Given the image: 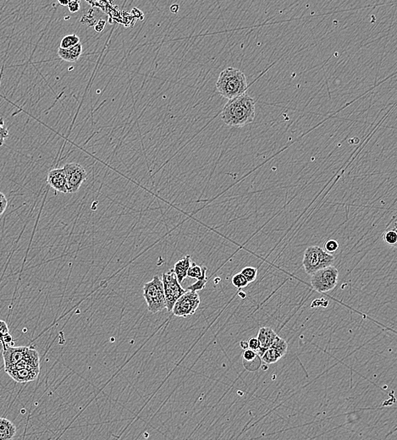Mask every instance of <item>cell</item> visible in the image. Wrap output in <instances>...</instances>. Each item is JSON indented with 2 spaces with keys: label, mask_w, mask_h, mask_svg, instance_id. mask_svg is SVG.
I'll return each mask as SVG.
<instances>
[{
  "label": "cell",
  "mask_w": 397,
  "mask_h": 440,
  "mask_svg": "<svg viewBox=\"0 0 397 440\" xmlns=\"http://www.w3.org/2000/svg\"><path fill=\"white\" fill-rule=\"evenodd\" d=\"M256 102L246 93L229 99L221 112V119L228 126L240 128L253 122Z\"/></svg>",
  "instance_id": "cell-1"
},
{
  "label": "cell",
  "mask_w": 397,
  "mask_h": 440,
  "mask_svg": "<svg viewBox=\"0 0 397 440\" xmlns=\"http://www.w3.org/2000/svg\"><path fill=\"white\" fill-rule=\"evenodd\" d=\"M216 88L222 97L226 99H232L246 93L248 83L242 71L229 67L221 71L216 83Z\"/></svg>",
  "instance_id": "cell-2"
},
{
  "label": "cell",
  "mask_w": 397,
  "mask_h": 440,
  "mask_svg": "<svg viewBox=\"0 0 397 440\" xmlns=\"http://www.w3.org/2000/svg\"><path fill=\"white\" fill-rule=\"evenodd\" d=\"M143 297L146 301L148 309L150 313L155 314L166 309L163 282L159 276L155 275L151 281L144 284Z\"/></svg>",
  "instance_id": "cell-3"
},
{
  "label": "cell",
  "mask_w": 397,
  "mask_h": 440,
  "mask_svg": "<svg viewBox=\"0 0 397 440\" xmlns=\"http://www.w3.org/2000/svg\"><path fill=\"white\" fill-rule=\"evenodd\" d=\"M334 263V256L318 246L309 247L304 252L303 265L305 272L309 275L321 268L331 266Z\"/></svg>",
  "instance_id": "cell-4"
},
{
  "label": "cell",
  "mask_w": 397,
  "mask_h": 440,
  "mask_svg": "<svg viewBox=\"0 0 397 440\" xmlns=\"http://www.w3.org/2000/svg\"><path fill=\"white\" fill-rule=\"evenodd\" d=\"M339 271L333 265L318 270L311 274V284L318 292H328L337 285Z\"/></svg>",
  "instance_id": "cell-5"
},
{
  "label": "cell",
  "mask_w": 397,
  "mask_h": 440,
  "mask_svg": "<svg viewBox=\"0 0 397 440\" xmlns=\"http://www.w3.org/2000/svg\"><path fill=\"white\" fill-rule=\"evenodd\" d=\"M162 282L165 296L166 309L168 310L169 313H171L172 308L174 307L175 301L186 292V290L181 286L180 283H179L176 276L172 270L163 273L162 276Z\"/></svg>",
  "instance_id": "cell-6"
},
{
  "label": "cell",
  "mask_w": 397,
  "mask_h": 440,
  "mask_svg": "<svg viewBox=\"0 0 397 440\" xmlns=\"http://www.w3.org/2000/svg\"><path fill=\"white\" fill-rule=\"evenodd\" d=\"M200 305V296L197 291L188 290L184 293L172 308V313L178 318H187L196 313Z\"/></svg>",
  "instance_id": "cell-7"
},
{
  "label": "cell",
  "mask_w": 397,
  "mask_h": 440,
  "mask_svg": "<svg viewBox=\"0 0 397 440\" xmlns=\"http://www.w3.org/2000/svg\"><path fill=\"white\" fill-rule=\"evenodd\" d=\"M63 169L66 173L68 193L78 192L87 177L85 168L78 163H70L66 164Z\"/></svg>",
  "instance_id": "cell-8"
},
{
  "label": "cell",
  "mask_w": 397,
  "mask_h": 440,
  "mask_svg": "<svg viewBox=\"0 0 397 440\" xmlns=\"http://www.w3.org/2000/svg\"><path fill=\"white\" fill-rule=\"evenodd\" d=\"M22 368L32 370L33 372L38 373L40 372V358L36 350L28 347L24 357L20 361L9 367H6L4 370L6 372H8L12 370L22 369Z\"/></svg>",
  "instance_id": "cell-9"
},
{
  "label": "cell",
  "mask_w": 397,
  "mask_h": 440,
  "mask_svg": "<svg viewBox=\"0 0 397 440\" xmlns=\"http://www.w3.org/2000/svg\"><path fill=\"white\" fill-rule=\"evenodd\" d=\"M47 183L59 192L68 193L66 173L63 168H56L49 171L47 176Z\"/></svg>",
  "instance_id": "cell-10"
},
{
  "label": "cell",
  "mask_w": 397,
  "mask_h": 440,
  "mask_svg": "<svg viewBox=\"0 0 397 440\" xmlns=\"http://www.w3.org/2000/svg\"><path fill=\"white\" fill-rule=\"evenodd\" d=\"M28 349L27 347H14V346H3V358L4 368L17 363L26 354Z\"/></svg>",
  "instance_id": "cell-11"
},
{
  "label": "cell",
  "mask_w": 397,
  "mask_h": 440,
  "mask_svg": "<svg viewBox=\"0 0 397 440\" xmlns=\"http://www.w3.org/2000/svg\"><path fill=\"white\" fill-rule=\"evenodd\" d=\"M81 54H82V45L80 43L69 49L60 48L58 50L59 57L67 62H77L81 56Z\"/></svg>",
  "instance_id": "cell-12"
},
{
  "label": "cell",
  "mask_w": 397,
  "mask_h": 440,
  "mask_svg": "<svg viewBox=\"0 0 397 440\" xmlns=\"http://www.w3.org/2000/svg\"><path fill=\"white\" fill-rule=\"evenodd\" d=\"M191 265H192V259H191V256L189 255L184 257L183 259H180L179 261L174 264V268L172 271L174 272L177 278L178 281L180 284L187 277V271Z\"/></svg>",
  "instance_id": "cell-13"
},
{
  "label": "cell",
  "mask_w": 397,
  "mask_h": 440,
  "mask_svg": "<svg viewBox=\"0 0 397 440\" xmlns=\"http://www.w3.org/2000/svg\"><path fill=\"white\" fill-rule=\"evenodd\" d=\"M11 377L13 380L20 383H28L34 381L38 377V372H33L32 370L22 368V369L12 370L7 372Z\"/></svg>",
  "instance_id": "cell-14"
},
{
  "label": "cell",
  "mask_w": 397,
  "mask_h": 440,
  "mask_svg": "<svg viewBox=\"0 0 397 440\" xmlns=\"http://www.w3.org/2000/svg\"><path fill=\"white\" fill-rule=\"evenodd\" d=\"M276 336H277L276 333L274 332L271 328L263 327L259 330L257 338L259 341L260 347L267 350L271 347Z\"/></svg>",
  "instance_id": "cell-15"
},
{
  "label": "cell",
  "mask_w": 397,
  "mask_h": 440,
  "mask_svg": "<svg viewBox=\"0 0 397 440\" xmlns=\"http://www.w3.org/2000/svg\"><path fill=\"white\" fill-rule=\"evenodd\" d=\"M16 434V427L6 418H0V440H11Z\"/></svg>",
  "instance_id": "cell-16"
},
{
  "label": "cell",
  "mask_w": 397,
  "mask_h": 440,
  "mask_svg": "<svg viewBox=\"0 0 397 440\" xmlns=\"http://www.w3.org/2000/svg\"><path fill=\"white\" fill-rule=\"evenodd\" d=\"M206 274H207V267L196 264H192L187 271V277L190 278H195L197 280L208 279Z\"/></svg>",
  "instance_id": "cell-17"
},
{
  "label": "cell",
  "mask_w": 397,
  "mask_h": 440,
  "mask_svg": "<svg viewBox=\"0 0 397 440\" xmlns=\"http://www.w3.org/2000/svg\"><path fill=\"white\" fill-rule=\"evenodd\" d=\"M282 357L279 352L269 347L266 350L263 355L261 356V360L266 364H273L277 362Z\"/></svg>",
  "instance_id": "cell-18"
},
{
  "label": "cell",
  "mask_w": 397,
  "mask_h": 440,
  "mask_svg": "<svg viewBox=\"0 0 397 440\" xmlns=\"http://www.w3.org/2000/svg\"><path fill=\"white\" fill-rule=\"evenodd\" d=\"M270 347L275 350L276 352H279L281 356H284V355H286L287 350H288V344L284 339L280 338L277 335Z\"/></svg>",
  "instance_id": "cell-19"
},
{
  "label": "cell",
  "mask_w": 397,
  "mask_h": 440,
  "mask_svg": "<svg viewBox=\"0 0 397 440\" xmlns=\"http://www.w3.org/2000/svg\"><path fill=\"white\" fill-rule=\"evenodd\" d=\"M80 43V38L77 35H67L61 40L60 48L62 49H69L72 48L73 46L77 45L78 43Z\"/></svg>",
  "instance_id": "cell-20"
},
{
  "label": "cell",
  "mask_w": 397,
  "mask_h": 440,
  "mask_svg": "<svg viewBox=\"0 0 397 440\" xmlns=\"http://www.w3.org/2000/svg\"><path fill=\"white\" fill-rule=\"evenodd\" d=\"M384 241L390 246H396L397 242V233L396 229L386 230L383 235Z\"/></svg>",
  "instance_id": "cell-21"
},
{
  "label": "cell",
  "mask_w": 397,
  "mask_h": 440,
  "mask_svg": "<svg viewBox=\"0 0 397 440\" xmlns=\"http://www.w3.org/2000/svg\"><path fill=\"white\" fill-rule=\"evenodd\" d=\"M240 273H242L244 277L246 278L249 284L255 281L257 277V269L254 267H244Z\"/></svg>",
  "instance_id": "cell-22"
},
{
  "label": "cell",
  "mask_w": 397,
  "mask_h": 440,
  "mask_svg": "<svg viewBox=\"0 0 397 440\" xmlns=\"http://www.w3.org/2000/svg\"><path fill=\"white\" fill-rule=\"evenodd\" d=\"M232 284H233L235 287H237V288L242 289V288H245V287L247 286L249 283L248 281L246 280V278L244 277L242 273L240 272V273H237V274H235V275L232 277Z\"/></svg>",
  "instance_id": "cell-23"
},
{
  "label": "cell",
  "mask_w": 397,
  "mask_h": 440,
  "mask_svg": "<svg viewBox=\"0 0 397 440\" xmlns=\"http://www.w3.org/2000/svg\"><path fill=\"white\" fill-rule=\"evenodd\" d=\"M8 138H9V130L6 127L3 118H0V148L3 145V143Z\"/></svg>",
  "instance_id": "cell-24"
},
{
  "label": "cell",
  "mask_w": 397,
  "mask_h": 440,
  "mask_svg": "<svg viewBox=\"0 0 397 440\" xmlns=\"http://www.w3.org/2000/svg\"><path fill=\"white\" fill-rule=\"evenodd\" d=\"M261 361H262L261 358L259 356H257L256 359L252 360V361H242V363L243 366L246 370H248V371H256V370L259 369V367L261 366Z\"/></svg>",
  "instance_id": "cell-25"
},
{
  "label": "cell",
  "mask_w": 397,
  "mask_h": 440,
  "mask_svg": "<svg viewBox=\"0 0 397 440\" xmlns=\"http://www.w3.org/2000/svg\"><path fill=\"white\" fill-rule=\"evenodd\" d=\"M339 248V243L335 240H329L324 244V250L328 253H335Z\"/></svg>",
  "instance_id": "cell-26"
},
{
  "label": "cell",
  "mask_w": 397,
  "mask_h": 440,
  "mask_svg": "<svg viewBox=\"0 0 397 440\" xmlns=\"http://www.w3.org/2000/svg\"><path fill=\"white\" fill-rule=\"evenodd\" d=\"M242 356V361H250L256 359L258 355H257V353L254 351L247 348V349L244 350Z\"/></svg>",
  "instance_id": "cell-27"
},
{
  "label": "cell",
  "mask_w": 397,
  "mask_h": 440,
  "mask_svg": "<svg viewBox=\"0 0 397 440\" xmlns=\"http://www.w3.org/2000/svg\"><path fill=\"white\" fill-rule=\"evenodd\" d=\"M208 281V279H203V280H197L195 284H192L191 286L187 288V290H192V291H198L204 289L206 283Z\"/></svg>",
  "instance_id": "cell-28"
},
{
  "label": "cell",
  "mask_w": 397,
  "mask_h": 440,
  "mask_svg": "<svg viewBox=\"0 0 397 440\" xmlns=\"http://www.w3.org/2000/svg\"><path fill=\"white\" fill-rule=\"evenodd\" d=\"M8 207V199L5 195L0 191V216L3 215Z\"/></svg>",
  "instance_id": "cell-29"
},
{
  "label": "cell",
  "mask_w": 397,
  "mask_h": 440,
  "mask_svg": "<svg viewBox=\"0 0 397 440\" xmlns=\"http://www.w3.org/2000/svg\"><path fill=\"white\" fill-rule=\"evenodd\" d=\"M9 334V328L5 322L0 320V342H2L6 335Z\"/></svg>",
  "instance_id": "cell-30"
},
{
  "label": "cell",
  "mask_w": 397,
  "mask_h": 440,
  "mask_svg": "<svg viewBox=\"0 0 397 440\" xmlns=\"http://www.w3.org/2000/svg\"><path fill=\"white\" fill-rule=\"evenodd\" d=\"M247 343H248L249 349L252 350L254 352H256L260 347V344H259V341L257 340V337H251L247 341Z\"/></svg>",
  "instance_id": "cell-31"
},
{
  "label": "cell",
  "mask_w": 397,
  "mask_h": 440,
  "mask_svg": "<svg viewBox=\"0 0 397 440\" xmlns=\"http://www.w3.org/2000/svg\"><path fill=\"white\" fill-rule=\"evenodd\" d=\"M67 6H68L70 11L72 12V13L78 11L80 9V3H79V2L74 1V0H70V2H69L68 5Z\"/></svg>",
  "instance_id": "cell-32"
},
{
  "label": "cell",
  "mask_w": 397,
  "mask_h": 440,
  "mask_svg": "<svg viewBox=\"0 0 397 440\" xmlns=\"http://www.w3.org/2000/svg\"><path fill=\"white\" fill-rule=\"evenodd\" d=\"M179 9H180V6L177 3H173L171 6H170V8H169V10L170 12H172L173 14H176L178 11H179Z\"/></svg>",
  "instance_id": "cell-33"
},
{
  "label": "cell",
  "mask_w": 397,
  "mask_h": 440,
  "mask_svg": "<svg viewBox=\"0 0 397 440\" xmlns=\"http://www.w3.org/2000/svg\"><path fill=\"white\" fill-rule=\"evenodd\" d=\"M240 346L243 350L247 349V348H248V343H247V341H240Z\"/></svg>",
  "instance_id": "cell-34"
},
{
  "label": "cell",
  "mask_w": 397,
  "mask_h": 440,
  "mask_svg": "<svg viewBox=\"0 0 397 440\" xmlns=\"http://www.w3.org/2000/svg\"><path fill=\"white\" fill-rule=\"evenodd\" d=\"M57 1L61 5L63 6L68 5L69 2H70V0H57Z\"/></svg>",
  "instance_id": "cell-35"
},
{
  "label": "cell",
  "mask_w": 397,
  "mask_h": 440,
  "mask_svg": "<svg viewBox=\"0 0 397 440\" xmlns=\"http://www.w3.org/2000/svg\"><path fill=\"white\" fill-rule=\"evenodd\" d=\"M238 295L240 296L241 299H246V292H244L243 290H240L238 292Z\"/></svg>",
  "instance_id": "cell-36"
},
{
  "label": "cell",
  "mask_w": 397,
  "mask_h": 440,
  "mask_svg": "<svg viewBox=\"0 0 397 440\" xmlns=\"http://www.w3.org/2000/svg\"><path fill=\"white\" fill-rule=\"evenodd\" d=\"M262 367H263V366H262ZM263 369L266 370L267 369V368H268V367H267V366H264V367H263Z\"/></svg>",
  "instance_id": "cell-37"
}]
</instances>
